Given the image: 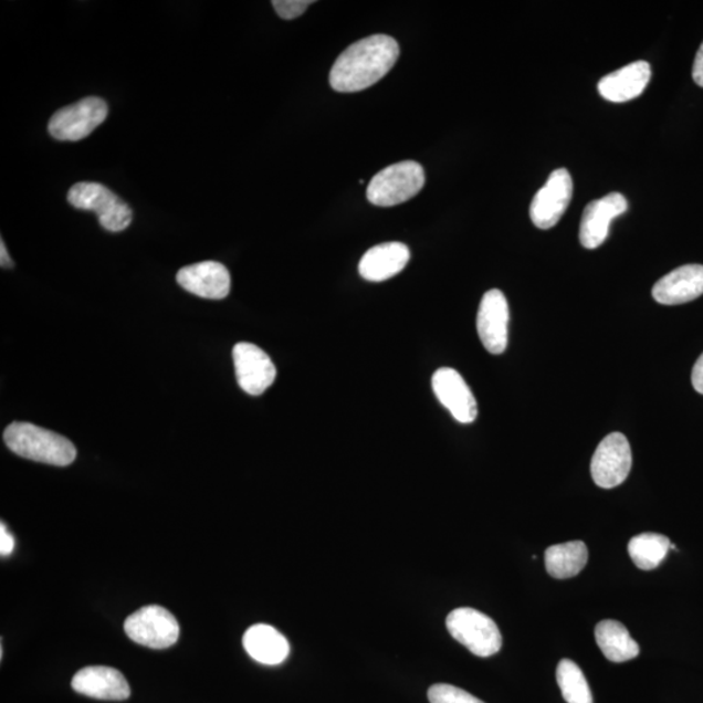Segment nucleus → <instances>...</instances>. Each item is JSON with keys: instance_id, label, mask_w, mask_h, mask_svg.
Returning a JSON list of instances; mask_svg holds the SVG:
<instances>
[{"instance_id": "obj_29", "label": "nucleus", "mask_w": 703, "mask_h": 703, "mask_svg": "<svg viewBox=\"0 0 703 703\" xmlns=\"http://www.w3.org/2000/svg\"><path fill=\"white\" fill-rule=\"evenodd\" d=\"M0 251H2V267H11L12 261L10 259L9 252H7L3 240H2V246H0Z\"/></svg>"}, {"instance_id": "obj_13", "label": "nucleus", "mask_w": 703, "mask_h": 703, "mask_svg": "<svg viewBox=\"0 0 703 703\" xmlns=\"http://www.w3.org/2000/svg\"><path fill=\"white\" fill-rule=\"evenodd\" d=\"M628 202L625 196L613 192L591 201L585 208L580 224V241L586 249H596L609 238L615 218L625 214Z\"/></svg>"}, {"instance_id": "obj_24", "label": "nucleus", "mask_w": 703, "mask_h": 703, "mask_svg": "<svg viewBox=\"0 0 703 703\" xmlns=\"http://www.w3.org/2000/svg\"><path fill=\"white\" fill-rule=\"evenodd\" d=\"M430 703H485L471 693L450 684H436L428 692Z\"/></svg>"}, {"instance_id": "obj_19", "label": "nucleus", "mask_w": 703, "mask_h": 703, "mask_svg": "<svg viewBox=\"0 0 703 703\" xmlns=\"http://www.w3.org/2000/svg\"><path fill=\"white\" fill-rule=\"evenodd\" d=\"M246 653L254 661L266 665L281 664L290 654L287 639L269 625H255L243 637Z\"/></svg>"}, {"instance_id": "obj_27", "label": "nucleus", "mask_w": 703, "mask_h": 703, "mask_svg": "<svg viewBox=\"0 0 703 703\" xmlns=\"http://www.w3.org/2000/svg\"><path fill=\"white\" fill-rule=\"evenodd\" d=\"M692 76L694 83L703 87V42L694 59Z\"/></svg>"}, {"instance_id": "obj_17", "label": "nucleus", "mask_w": 703, "mask_h": 703, "mask_svg": "<svg viewBox=\"0 0 703 703\" xmlns=\"http://www.w3.org/2000/svg\"><path fill=\"white\" fill-rule=\"evenodd\" d=\"M650 78V64L644 61L633 62L600 78L598 92L606 101L622 104L640 97Z\"/></svg>"}, {"instance_id": "obj_14", "label": "nucleus", "mask_w": 703, "mask_h": 703, "mask_svg": "<svg viewBox=\"0 0 703 703\" xmlns=\"http://www.w3.org/2000/svg\"><path fill=\"white\" fill-rule=\"evenodd\" d=\"M180 287L193 293V295L222 300L229 296L231 290V276L222 263L207 261L182 267L176 276Z\"/></svg>"}, {"instance_id": "obj_23", "label": "nucleus", "mask_w": 703, "mask_h": 703, "mask_svg": "<svg viewBox=\"0 0 703 703\" xmlns=\"http://www.w3.org/2000/svg\"><path fill=\"white\" fill-rule=\"evenodd\" d=\"M556 680L568 703H592V694L584 672L570 659H563L556 670Z\"/></svg>"}, {"instance_id": "obj_1", "label": "nucleus", "mask_w": 703, "mask_h": 703, "mask_svg": "<svg viewBox=\"0 0 703 703\" xmlns=\"http://www.w3.org/2000/svg\"><path fill=\"white\" fill-rule=\"evenodd\" d=\"M399 55V43L392 36L386 34L366 36L343 51L336 59L329 72V84L339 93L368 90L392 70Z\"/></svg>"}, {"instance_id": "obj_5", "label": "nucleus", "mask_w": 703, "mask_h": 703, "mask_svg": "<svg viewBox=\"0 0 703 703\" xmlns=\"http://www.w3.org/2000/svg\"><path fill=\"white\" fill-rule=\"evenodd\" d=\"M69 202L76 209L95 212L109 232L124 231L132 222L128 204L99 182H77L70 189Z\"/></svg>"}, {"instance_id": "obj_21", "label": "nucleus", "mask_w": 703, "mask_h": 703, "mask_svg": "<svg viewBox=\"0 0 703 703\" xmlns=\"http://www.w3.org/2000/svg\"><path fill=\"white\" fill-rule=\"evenodd\" d=\"M588 547L583 541H570L567 544L548 547L545 554L547 574L559 580L575 577L588 563Z\"/></svg>"}, {"instance_id": "obj_16", "label": "nucleus", "mask_w": 703, "mask_h": 703, "mask_svg": "<svg viewBox=\"0 0 703 703\" xmlns=\"http://www.w3.org/2000/svg\"><path fill=\"white\" fill-rule=\"evenodd\" d=\"M703 295V266L685 265L671 271L653 287V297L662 305H681Z\"/></svg>"}, {"instance_id": "obj_15", "label": "nucleus", "mask_w": 703, "mask_h": 703, "mask_svg": "<svg viewBox=\"0 0 703 703\" xmlns=\"http://www.w3.org/2000/svg\"><path fill=\"white\" fill-rule=\"evenodd\" d=\"M73 691L87 697L105 701H124L130 695V686L120 671L106 665H90L72 679Z\"/></svg>"}, {"instance_id": "obj_25", "label": "nucleus", "mask_w": 703, "mask_h": 703, "mask_svg": "<svg viewBox=\"0 0 703 703\" xmlns=\"http://www.w3.org/2000/svg\"><path fill=\"white\" fill-rule=\"evenodd\" d=\"M312 3V0H274L273 6L282 19L293 20L302 17Z\"/></svg>"}, {"instance_id": "obj_3", "label": "nucleus", "mask_w": 703, "mask_h": 703, "mask_svg": "<svg viewBox=\"0 0 703 703\" xmlns=\"http://www.w3.org/2000/svg\"><path fill=\"white\" fill-rule=\"evenodd\" d=\"M423 186V167L415 160H406L379 171L369 182L366 196L376 207H397L412 200Z\"/></svg>"}, {"instance_id": "obj_26", "label": "nucleus", "mask_w": 703, "mask_h": 703, "mask_svg": "<svg viewBox=\"0 0 703 703\" xmlns=\"http://www.w3.org/2000/svg\"><path fill=\"white\" fill-rule=\"evenodd\" d=\"M13 548L14 538L2 523V526H0V554H2V556H9L12 554Z\"/></svg>"}, {"instance_id": "obj_12", "label": "nucleus", "mask_w": 703, "mask_h": 703, "mask_svg": "<svg viewBox=\"0 0 703 703\" xmlns=\"http://www.w3.org/2000/svg\"><path fill=\"white\" fill-rule=\"evenodd\" d=\"M431 386L441 405L450 410L453 419L460 423H472L478 419V400L460 373L451 368H441L434 373Z\"/></svg>"}, {"instance_id": "obj_20", "label": "nucleus", "mask_w": 703, "mask_h": 703, "mask_svg": "<svg viewBox=\"0 0 703 703\" xmlns=\"http://www.w3.org/2000/svg\"><path fill=\"white\" fill-rule=\"evenodd\" d=\"M596 641L604 655L613 663L639 657L640 647L619 621L604 620L596 627Z\"/></svg>"}, {"instance_id": "obj_11", "label": "nucleus", "mask_w": 703, "mask_h": 703, "mask_svg": "<svg viewBox=\"0 0 703 703\" xmlns=\"http://www.w3.org/2000/svg\"><path fill=\"white\" fill-rule=\"evenodd\" d=\"M510 307L500 290L485 293L478 314V332L490 354L502 355L508 346Z\"/></svg>"}, {"instance_id": "obj_18", "label": "nucleus", "mask_w": 703, "mask_h": 703, "mask_svg": "<svg viewBox=\"0 0 703 703\" xmlns=\"http://www.w3.org/2000/svg\"><path fill=\"white\" fill-rule=\"evenodd\" d=\"M410 252L406 244L386 243L369 249L358 265V273L368 282H385L406 269Z\"/></svg>"}, {"instance_id": "obj_22", "label": "nucleus", "mask_w": 703, "mask_h": 703, "mask_svg": "<svg viewBox=\"0 0 703 703\" xmlns=\"http://www.w3.org/2000/svg\"><path fill=\"white\" fill-rule=\"evenodd\" d=\"M671 541L658 533H642L629 542L628 553L642 570H651L661 566L670 552Z\"/></svg>"}, {"instance_id": "obj_28", "label": "nucleus", "mask_w": 703, "mask_h": 703, "mask_svg": "<svg viewBox=\"0 0 703 703\" xmlns=\"http://www.w3.org/2000/svg\"><path fill=\"white\" fill-rule=\"evenodd\" d=\"M692 385L695 391L703 395V354L699 358L697 363L694 364L692 371Z\"/></svg>"}, {"instance_id": "obj_6", "label": "nucleus", "mask_w": 703, "mask_h": 703, "mask_svg": "<svg viewBox=\"0 0 703 703\" xmlns=\"http://www.w3.org/2000/svg\"><path fill=\"white\" fill-rule=\"evenodd\" d=\"M132 641L151 649H167L179 640L180 627L174 615L158 605L145 606L124 622Z\"/></svg>"}, {"instance_id": "obj_2", "label": "nucleus", "mask_w": 703, "mask_h": 703, "mask_svg": "<svg viewBox=\"0 0 703 703\" xmlns=\"http://www.w3.org/2000/svg\"><path fill=\"white\" fill-rule=\"evenodd\" d=\"M4 442L17 455L43 464L67 466L77 455L67 438L29 422L11 423L4 431Z\"/></svg>"}, {"instance_id": "obj_8", "label": "nucleus", "mask_w": 703, "mask_h": 703, "mask_svg": "<svg viewBox=\"0 0 703 703\" xmlns=\"http://www.w3.org/2000/svg\"><path fill=\"white\" fill-rule=\"evenodd\" d=\"M632 469V450L621 433H611L599 443L591 459L590 472L596 485L613 489L621 485Z\"/></svg>"}, {"instance_id": "obj_9", "label": "nucleus", "mask_w": 703, "mask_h": 703, "mask_svg": "<svg viewBox=\"0 0 703 703\" xmlns=\"http://www.w3.org/2000/svg\"><path fill=\"white\" fill-rule=\"evenodd\" d=\"M574 196L573 176L566 168H558L548 176L531 203V219L541 230L553 229L564 216Z\"/></svg>"}, {"instance_id": "obj_7", "label": "nucleus", "mask_w": 703, "mask_h": 703, "mask_svg": "<svg viewBox=\"0 0 703 703\" xmlns=\"http://www.w3.org/2000/svg\"><path fill=\"white\" fill-rule=\"evenodd\" d=\"M107 115L108 107L104 99L87 97L57 109L51 117L49 132L59 141H80L92 135Z\"/></svg>"}, {"instance_id": "obj_4", "label": "nucleus", "mask_w": 703, "mask_h": 703, "mask_svg": "<svg viewBox=\"0 0 703 703\" xmlns=\"http://www.w3.org/2000/svg\"><path fill=\"white\" fill-rule=\"evenodd\" d=\"M450 634L474 655L492 657L502 649V634L496 622L469 607L453 610L445 620Z\"/></svg>"}, {"instance_id": "obj_10", "label": "nucleus", "mask_w": 703, "mask_h": 703, "mask_svg": "<svg viewBox=\"0 0 703 703\" xmlns=\"http://www.w3.org/2000/svg\"><path fill=\"white\" fill-rule=\"evenodd\" d=\"M232 355L241 390L259 397L274 384L276 368L266 352L252 343H239L234 346Z\"/></svg>"}]
</instances>
